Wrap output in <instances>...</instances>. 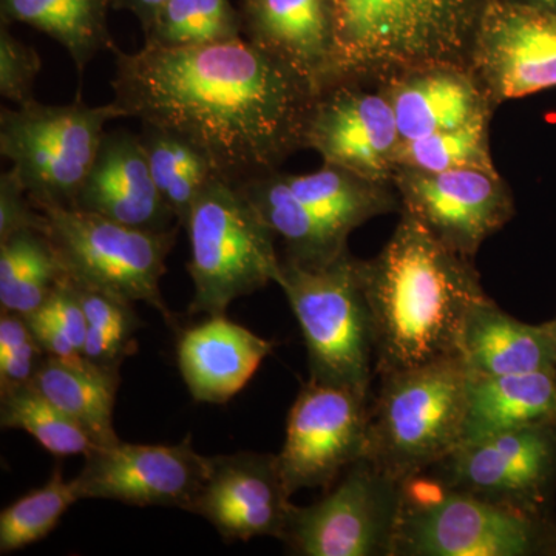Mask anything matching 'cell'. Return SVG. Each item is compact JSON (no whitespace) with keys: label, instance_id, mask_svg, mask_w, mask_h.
<instances>
[{"label":"cell","instance_id":"obj_41","mask_svg":"<svg viewBox=\"0 0 556 556\" xmlns=\"http://www.w3.org/2000/svg\"><path fill=\"white\" fill-rule=\"evenodd\" d=\"M543 327L544 329H546L548 338H551L552 345H554L556 353V317L552 318V320L546 321V324H543Z\"/></svg>","mask_w":556,"mask_h":556},{"label":"cell","instance_id":"obj_25","mask_svg":"<svg viewBox=\"0 0 556 556\" xmlns=\"http://www.w3.org/2000/svg\"><path fill=\"white\" fill-rule=\"evenodd\" d=\"M115 0H0L2 24H27L67 51L79 73L104 50L115 51L109 10Z\"/></svg>","mask_w":556,"mask_h":556},{"label":"cell","instance_id":"obj_39","mask_svg":"<svg viewBox=\"0 0 556 556\" xmlns=\"http://www.w3.org/2000/svg\"><path fill=\"white\" fill-rule=\"evenodd\" d=\"M166 2L167 0H115V9L130 11L141 22V27H146Z\"/></svg>","mask_w":556,"mask_h":556},{"label":"cell","instance_id":"obj_18","mask_svg":"<svg viewBox=\"0 0 556 556\" xmlns=\"http://www.w3.org/2000/svg\"><path fill=\"white\" fill-rule=\"evenodd\" d=\"M249 42L299 75L317 97L338 86L334 0H240Z\"/></svg>","mask_w":556,"mask_h":556},{"label":"cell","instance_id":"obj_31","mask_svg":"<svg viewBox=\"0 0 556 556\" xmlns=\"http://www.w3.org/2000/svg\"><path fill=\"white\" fill-rule=\"evenodd\" d=\"M0 424L27 431L53 456H86L93 441L78 422L65 415L35 386L0 394Z\"/></svg>","mask_w":556,"mask_h":556},{"label":"cell","instance_id":"obj_14","mask_svg":"<svg viewBox=\"0 0 556 556\" xmlns=\"http://www.w3.org/2000/svg\"><path fill=\"white\" fill-rule=\"evenodd\" d=\"M493 105L556 87V14L510 0H486L470 51Z\"/></svg>","mask_w":556,"mask_h":556},{"label":"cell","instance_id":"obj_19","mask_svg":"<svg viewBox=\"0 0 556 556\" xmlns=\"http://www.w3.org/2000/svg\"><path fill=\"white\" fill-rule=\"evenodd\" d=\"M75 207L138 229L169 230L177 222L153 181L141 137L130 131L105 134Z\"/></svg>","mask_w":556,"mask_h":556},{"label":"cell","instance_id":"obj_36","mask_svg":"<svg viewBox=\"0 0 556 556\" xmlns=\"http://www.w3.org/2000/svg\"><path fill=\"white\" fill-rule=\"evenodd\" d=\"M46 215L33 204L27 189L16 172L10 169L0 177V241L10 239L22 230L47 233Z\"/></svg>","mask_w":556,"mask_h":556},{"label":"cell","instance_id":"obj_37","mask_svg":"<svg viewBox=\"0 0 556 556\" xmlns=\"http://www.w3.org/2000/svg\"><path fill=\"white\" fill-rule=\"evenodd\" d=\"M38 313L56 324L83 351L87 336V317L75 283L70 280L67 274L58 281Z\"/></svg>","mask_w":556,"mask_h":556},{"label":"cell","instance_id":"obj_40","mask_svg":"<svg viewBox=\"0 0 556 556\" xmlns=\"http://www.w3.org/2000/svg\"><path fill=\"white\" fill-rule=\"evenodd\" d=\"M522 5L535 7V9L551 11L556 14V0H510Z\"/></svg>","mask_w":556,"mask_h":556},{"label":"cell","instance_id":"obj_22","mask_svg":"<svg viewBox=\"0 0 556 556\" xmlns=\"http://www.w3.org/2000/svg\"><path fill=\"white\" fill-rule=\"evenodd\" d=\"M459 357L475 378H501L556 367L555 348L543 325L508 316L492 299L468 314Z\"/></svg>","mask_w":556,"mask_h":556},{"label":"cell","instance_id":"obj_20","mask_svg":"<svg viewBox=\"0 0 556 556\" xmlns=\"http://www.w3.org/2000/svg\"><path fill=\"white\" fill-rule=\"evenodd\" d=\"M402 142L492 118L495 105L470 65L441 64L397 73L380 83Z\"/></svg>","mask_w":556,"mask_h":556},{"label":"cell","instance_id":"obj_2","mask_svg":"<svg viewBox=\"0 0 556 556\" xmlns=\"http://www.w3.org/2000/svg\"><path fill=\"white\" fill-rule=\"evenodd\" d=\"M375 332V372L386 376L459 357L470 311L489 300L471 258L402 211L375 258L361 260Z\"/></svg>","mask_w":556,"mask_h":556},{"label":"cell","instance_id":"obj_21","mask_svg":"<svg viewBox=\"0 0 556 556\" xmlns=\"http://www.w3.org/2000/svg\"><path fill=\"white\" fill-rule=\"evenodd\" d=\"M274 343L225 316L208 317L181 332L178 368L190 396L204 404L223 405L239 394Z\"/></svg>","mask_w":556,"mask_h":556},{"label":"cell","instance_id":"obj_5","mask_svg":"<svg viewBox=\"0 0 556 556\" xmlns=\"http://www.w3.org/2000/svg\"><path fill=\"white\" fill-rule=\"evenodd\" d=\"M552 525L420 471L402 481L391 556L548 555Z\"/></svg>","mask_w":556,"mask_h":556},{"label":"cell","instance_id":"obj_10","mask_svg":"<svg viewBox=\"0 0 556 556\" xmlns=\"http://www.w3.org/2000/svg\"><path fill=\"white\" fill-rule=\"evenodd\" d=\"M426 471L445 485L497 506L554 519L556 427L525 428L460 442Z\"/></svg>","mask_w":556,"mask_h":556},{"label":"cell","instance_id":"obj_8","mask_svg":"<svg viewBox=\"0 0 556 556\" xmlns=\"http://www.w3.org/2000/svg\"><path fill=\"white\" fill-rule=\"evenodd\" d=\"M35 206L46 215L47 236L73 283L124 302L148 303L172 320L160 281L177 229H138L76 207Z\"/></svg>","mask_w":556,"mask_h":556},{"label":"cell","instance_id":"obj_24","mask_svg":"<svg viewBox=\"0 0 556 556\" xmlns=\"http://www.w3.org/2000/svg\"><path fill=\"white\" fill-rule=\"evenodd\" d=\"M239 186L266 225L283 239L287 262L303 268H321L348 251V237L300 200L278 170Z\"/></svg>","mask_w":556,"mask_h":556},{"label":"cell","instance_id":"obj_23","mask_svg":"<svg viewBox=\"0 0 556 556\" xmlns=\"http://www.w3.org/2000/svg\"><path fill=\"white\" fill-rule=\"evenodd\" d=\"M536 427H556V367L501 378L471 376L460 442Z\"/></svg>","mask_w":556,"mask_h":556},{"label":"cell","instance_id":"obj_4","mask_svg":"<svg viewBox=\"0 0 556 556\" xmlns=\"http://www.w3.org/2000/svg\"><path fill=\"white\" fill-rule=\"evenodd\" d=\"M379 378L364 459L405 481L460 444L471 375L452 357Z\"/></svg>","mask_w":556,"mask_h":556},{"label":"cell","instance_id":"obj_30","mask_svg":"<svg viewBox=\"0 0 556 556\" xmlns=\"http://www.w3.org/2000/svg\"><path fill=\"white\" fill-rule=\"evenodd\" d=\"M144 31V46L160 49L211 46L243 38L240 10L229 0H167Z\"/></svg>","mask_w":556,"mask_h":556},{"label":"cell","instance_id":"obj_28","mask_svg":"<svg viewBox=\"0 0 556 556\" xmlns=\"http://www.w3.org/2000/svg\"><path fill=\"white\" fill-rule=\"evenodd\" d=\"M64 276V266L47 233L22 230L0 241L2 311L30 316Z\"/></svg>","mask_w":556,"mask_h":556},{"label":"cell","instance_id":"obj_38","mask_svg":"<svg viewBox=\"0 0 556 556\" xmlns=\"http://www.w3.org/2000/svg\"><path fill=\"white\" fill-rule=\"evenodd\" d=\"M25 318H27L33 336L38 340L42 350L46 351L47 356L58 358V361L64 362L70 367L80 369L98 368L84 357L83 351L50 318L42 316L38 311Z\"/></svg>","mask_w":556,"mask_h":556},{"label":"cell","instance_id":"obj_33","mask_svg":"<svg viewBox=\"0 0 556 556\" xmlns=\"http://www.w3.org/2000/svg\"><path fill=\"white\" fill-rule=\"evenodd\" d=\"M78 501L75 482L65 481L61 468H54L46 485L3 508L0 514V554L9 555L43 540Z\"/></svg>","mask_w":556,"mask_h":556},{"label":"cell","instance_id":"obj_34","mask_svg":"<svg viewBox=\"0 0 556 556\" xmlns=\"http://www.w3.org/2000/svg\"><path fill=\"white\" fill-rule=\"evenodd\" d=\"M47 353L25 316L2 311L0 317V394L31 386Z\"/></svg>","mask_w":556,"mask_h":556},{"label":"cell","instance_id":"obj_11","mask_svg":"<svg viewBox=\"0 0 556 556\" xmlns=\"http://www.w3.org/2000/svg\"><path fill=\"white\" fill-rule=\"evenodd\" d=\"M401 497L402 481L357 460L317 503L294 506L283 541L303 556H391Z\"/></svg>","mask_w":556,"mask_h":556},{"label":"cell","instance_id":"obj_17","mask_svg":"<svg viewBox=\"0 0 556 556\" xmlns=\"http://www.w3.org/2000/svg\"><path fill=\"white\" fill-rule=\"evenodd\" d=\"M277 455L240 452L211 457L206 481L189 507L226 541L273 536L285 540L291 503Z\"/></svg>","mask_w":556,"mask_h":556},{"label":"cell","instance_id":"obj_26","mask_svg":"<svg viewBox=\"0 0 556 556\" xmlns=\"http://www.w3.org/2000/svg\"><path fill=\"white\" fill-rule=\"evenodd\" d=\"M283 175L292 192L345 237L401 204L390 182L371 181L332 164L324 163L311 174Z\"/></svg>","mask_w":556,"mask_h":556},{"label":"cell","instance_id":"obj_13","mask_svg":"<svg viewBox=\"0 0 556 556\" xmlns=\"http://www.w3.org/2000/svg\"><path fill=\"white\" fill-rule=\"evenodd\" d=\"M393 188L408 212L445 247L473 260L489 237L515 215L510 189L497 172L394 170Z\"/></svg>","mask_w":556,"mask_h":556},{"label":"cell","instance_id":"obj_3","mask_svg":"<svg viewBox=\"0 0 556 556\" xmlns=\"http://www.w3.org/2000/svg\"><path fill=\"white\" fill-rule=\"evenodd\" d=\"M486 0H334L338 86L468 65Z\"/></svg>","mask_w":556,"mask_h":556},{"label":"cell","instance_id":"obj_1","mask_svg":"<svg viewBox=\"0 0 556 556\" xmlns=\"http://www.w3.org/2000/svg\"><path fill=\"white\" fill-rule=\"evenodd\" d=\"M116 104L199 149L233 185L277 172L305 149L317 94L287 65L247 38L137 53L116 49Z\"/></svg>","mask_w":556,"mask_h":556},{"label":"cell","instance_id":"obj_7","mask_svg":"<svg viewBox=\"0 0 556 556\" xmlns=\"http://www.w3.org/2000/svg\"><path fill=\"white\" fill-rule=\"evenodd\" d=\"M185 229L193 283L190 313L225 316L237 299L277 283L276 233L239 185L214 179L193 204Z\"/></svg>","mask_w":556,"mask_h":556},{"label":"cell","instance_id":"obj_16","mask_svg":"<svg viewBox=\"0 0 556 556\" xmlns=\"http://www.w3.org/2000/svg\"><path fill=\"white\" fill-rule=\"evenodd\" d=\"M362 86L340 84L317 97L306 126L305 149L316 150L324 163L393 185L402 142L396 115L382 90L368 91Z\"/></svg>","mask_w":556,"mask_h":556},{"label":"cell","instance_id":"obj_15","mask_svg":"<svg viewBox=\"0 0 556 556\" xmlns=\"http://www.w3.org/2000/svg\"><path fill=\"white\" fill-rule=\"evenodd\" d=\"M73 479L79 501L108 500L137 507H178L188 511L206 481L211 457L200 455L190 438L175 445L119 441L87 453Z\"/></svg>","mask_w":556,"mask_h":556},{"label":"cell","instance_id":"obj_29","mask_svg":"<svg viewBox=\"0 0 556 556\" xmlns=\"http://www.w3.org/2000/svg\"><path fill=\"white\" fill-rule=\"evenodd\" d=\"M150 172L161 197L185 228L193 204L219 178L211 161L185 139L146 127L141 135Z\"/></svg>","mask_w":556,"mask_h":556},{"label":"cell","instance_id":"obj_35","mask_svg":"<svg viewBox=\"0 0 556 556\" xmlns=\"http://www.w3.org/2000/svg\"><path fill=\"white\" fill-rule=\"evenodd\" d=\"M42 70L38 51L17 39L9 25L0 27V94L16 108L35 101L36 78Z\"/></svg>","mask_w":556,"mask_h":556},{"label":"cell","instance_id":"obj_9","mask_svg":"<svg viewBox=\"0 0 556 556\" xmlns=\"http://www.w3.org/2000/svg\"><path fill=\"white\" fill-rule=\"evenodd\" d=\"M124 118L108 105H46L38 101L0 110V152L11 161L35 204L75 207L79 190L105 137L110 121Z\"/></svg>","mask_w":556,"mask_h":556},{"label":"cell","instance_id":"obj_32","mask_svg":"<svg viewBox=\"0 0 556 556\" xmlns=\"http://www.w3.org/2000/svg\"><path fill=\"white\" fill-rule=\"evenodd\" d=\"M490 119H477L457 129L401 142L396 169L427 174L456 169L496 172L490 152Z\"/></svg>","mask_w":556,"mask_h":556},{"label":"cell","instance_id":"obj_27","mask_svg":"<svg viewBox=\"0 0 556 556\" xmlns=\"http://www.w3.org/2000/svg\"><path fill=\"white\" fill-rule=\"evenodd\" d=\"M33 386L78 422L89 433L94 447H108L121 441L113 428L119 375L100 368L70 367L47 356Z\"/></svg>","mask_w":556,"mask_h":556},{"label":"cell","instance_id":"obj_12","mask_svg":"<svg viewBox=\"0 0 556 556\" xmlns=\"http://www.w3.org/2000/svg\"><path fill=\"white\" fill-rule=\"evenodd\" d=\"M371 394L309 379L289 409L287 438L277 455L289 493L329 486L364 459Z\"/></svg>","mask_w":556,"mask_h":556},{"label":"cell","instance_id":"obj_42","mask_svg":"<svg viewBox=\"0 0 556 556\" xmlns=\"http://www.w3.org/2000/svg\"><path fill=\"white\" fill-rule=\"evenodd\" d=\"M548 556H556V519H554L551 538H548Z\"/></svg>","mask_w":556,"mask_h":556},{"label":"cell","instance_id":"obj_6","mask_svg":"<svg viewBox=\"0 0 556 556\" xmlns=\"http://www.w3.org/2000/svg\"><path fill=\"white\" fill-rule=\"evenodd\" d=\"M277 285L302 329L309 379L371 394L375 332L361 260L348 251L321 268L285 260Z\"/></svg>","mask_w":556,"mask_h":556}]
</instances>
